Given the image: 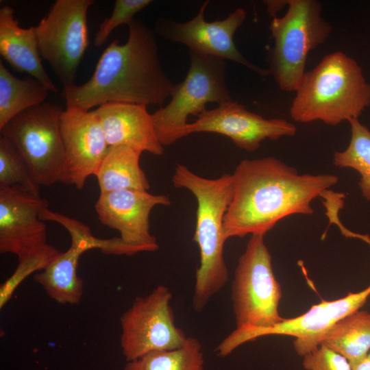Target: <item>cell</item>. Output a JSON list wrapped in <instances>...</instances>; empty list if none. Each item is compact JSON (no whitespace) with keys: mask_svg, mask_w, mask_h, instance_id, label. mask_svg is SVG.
Here are the masks:
<instances>
[{"mask_svg":"<svg viewBox=\"0 0 370 370\" xmlns=\"http://www.w3.org/2000/svg\"><path fill=\"white\" fill-rule=\"evenodd\" d=\"M306 370H352L348 360L324 345L303 356Z\"/></svg>","mask_w":370,"mask_h":370,"instance_id":"cell-28","label":"cell"},{"mask_svg":"<svg viewBox=\"0 0 370 370\" xmlns=\"http://www.w3.org/2000/svg\"><path fill=\"white\" fill-rule=\"evenodd\" d=\"M48 95L38 80L14 76L0 60V128L20 113L45 102Z\"/></svg>","mask_w":370,"mask_h":370,"instance_id":"cell-22","label":"cell"},{"mask_svg":"<svg viewBox=\"0 0 370 370\" xmlns=\"http://www.w3.org/2000/svg\"><path fill=\"white\" fill-rule=\"evenodd\" d=\"M346 358L351 365L370 352V312L357 310L336 322L321 344Z\"/></svg>","mask_w":370,"mask_h":370,"instance_id":"cell-21","label":"cell"},{"mask_svg":"<svg viewBox=\"0 0 370 370\" xmlns=\"http://www.w3.org/2000/svg\"><path fill=\"white\" fill-rule=\"evenodd\" d=\"M0 54L15 71L29 74L49 91L58 92L42 64L35 27H21L10 5L0 8Z\"/></svg>","mask_w":370,"mask_h":370,"instance_id":"cell-19","label":"cell"},{"mask_svg":"<svg viewBox=\"0 0 370 370\" xmlns=\"http://www.w3.org/2000/svg\"><path fill=\"white\" fill-rule=\"evenodd\" d=\"M40 218L62 225L69 233L71 243L66 251L60 252L47 267L36 273L34 280L58 303L79 304L84 293L83 281L77 273L79 258L90 249L103 251L106 240L95 236L90 228L78 220L48 208L41 212Z\"/></svg>","mask_w":370,"mask_h":370,"instance_id":"cell-14","label":"cell"},{"mask_svg":"<svg viewBox=\"0 0 370 370\" xmlns=\"http://www.w3.org/2000/svg\"><path fill=\"white\" fill-rule=\"evenodd\" d=\"M0 186H18L40 195V186L33 179L24 160L4 136H0Z\"/></svg>","mask_w":370,"mask_h":370,"instance_id":"cell-25","label":"cell"},{"mask_svg":"<svg viewBox=\"0 0 370 370\" xmlns=\"http://www.w3.org/2000/svg\"><path fill=\"white\" fill-rule=\"evenodd\" d=\"M158 52L155 32L134 18L128 25L127 41L110 43L88 81L63 87L66 106L90 110L108 103L162 105L174 84L164 72Z\"/></svg>","mask_w":370,"mask_h":370,"instance_id":"cell-2","label":"cell"},{"mask_svg":"<svg viewBox=\"0 0 370 370\" xmlns=\"http://www.w3.org/2000/svg\"><path fill=\"white\" fill-rule=\"evenodd\" d=\"M60 252L18 259V265L14 272L1 286L0 308H2L8 301L16 287L23 280L36 271L43 270Z\"/></svg>","mask_w":370,"mask_h":370,"instance_id":"cell-27","label":"cell"},{"mask_svg":"<svg viewBox=\"0 0 370 370\" xmlns=\"http://www.w3.org/2000/svg\"><path fill=\"white\" fill-rule=\"evenodd\" d=\"M93 0H56L35 26L39 52L63 87L75 84L88 45L87 14Z\"/></svg>","mask_w":370,"mask_h":370,"instance_id":"cell-9","label":"cell"},{"mask_svg":"<svg viewBox=\"0 0 370 370\" xmlns=\"http://www.w3.org/2000/svg\"><path fill=\"white\" fill-rule=\"evenodd\" d=\"M142 153L127 146L110 147L95 175L100 193L125 189L147 191L150 185L140 166Z\"/></svg>","mask_w":370,"mask_h":370,"instance_id":"cell-20","label":"cell"},{"mask_svg":"<svg viewBox=\"0 0 370 370\" xmlns=\"http://www.w3.org/2000/svg\"><path fill=\"white\" fill-rule=\"evenodd\" d=\"M351 137L347 148L334 153V164L339 168H349L360 175L359 186L362 197L370 201V130L358 119L348 121Z\"/></svg>","mask_w":370,"mask_h":370,"instance_id":"cell-24","label":"cell"},{"mask_svg":"<svg viewBox=\"0 0 370 370\" xmlns=\"http://www.w3.org/2000/svg\"><path fill=\"white\" fill-rule=\"evenodd\" d=\"M295 92L289 114L299 123L319 121L334 126L358 119L370 106V84L362 68L339 51L306 71Z\"/></svg>","mask_w":370,"mask_h":370,"instance_id":"cell-4","label":"cell"},{"mask_svg":"<svg viewBox=\"0 0 370 370\" xmlns=\"http://www.w3.org/2000/svg\"><path fill=\"white\" fill-rule=\"evenodd\" d=\"M204 365L199 341L188 337L181 347L149 353L127 362L123 370H204Z\"/></svg>","mask_w":370,"mask_h":370,"instance_id":"cell-23","label":"cell"},{"mask_svg":"<svg viewBox=\"0 0 370 370\" xmlns=\"http://www.w3.org/2000/svg\"><path fill=\"white\" fill-rule=\"evenodd\" d=\"M171 299L168 287L159 285L148 295L137 297L121 316L120 343L127 362L185 344L188 337L175 324Z\"/></svg>","mask_w":370,"mask_h":370,"instance_id":"cell-11","label":"cell"},{"mask_svg":"<svg viewBox=\"0 0 370 370\" xmlns=\"http://www.w3.org/2000/svg\"><path fill=\"white\" fill-rule=\"evenodd\" d=\"M65 154L64 184L81 190L87 178L97 174L109 146L95 110L66 107L60 117Z\"/></svg>","mask_w":370,"mask_h":370,"instance_id":"cell-16","label":"cell"},{"mask_svg":"<svg viewBox=\"0 0 370 370\" xmlns=\"http://www.w3.org/2000/svg\"><path fill=\"white\" fill-rule=\"evenodd\" d=\"M170 204L169 197L164 195L125 189L100 193L95 208L99 221L119 231L125 243L144 251H155L159 246L149 232V214L155 206Z\"/></svg>","mask_w":370,"mask_h":370,"instance_id":"cell-17","label":"cell"},{"mask_svg":"<svg viewBox=\"0 0 370 370\" xmlns=\"http://www.w3.org/2000/svg\"><path fill=\"white\" fill-rule=\"evenodd\" d=\"M286 14L274 17L269 29L274 40L270 74L283 91L295 92L306 71L308 53L323 44L332 27L316 0H288Z\"/></svg>","mask_w":370,"mask_h":370,"instance_id":"cell-5","label":"cell"},{"mask_svg":"<svg viewBox=\"0 0 370 370\" xmlns=\"http://www.w3.org/2000/svg\"><path fill=\"white\" fill-rule=\"evenodd\" d=\"M151 3V0H116L110 16L99 25L94 39L95 46L100 47L104 45L114 29L122 25L128 26L134 16Z\"/></svg>","mask_w":370,"mask_h":370,"instance_id":"cell-26","label":"cell"},{"mask_svg":"<svg viewBox=\"0 0 370 370\" xmlns=\"http://www.w3.org/2000/svg\"><path fill=\"white\" fill-rule=\"evenodd\" d=\"M264 235L253 234L240 256L232 284L236 328H264L283 320L281 287L274 275Z\"/></svg>","mask_w":370,"mask_h":370,"instance_id":"cell-8","label":"cell"},{"mask_svg":"<svg viewBox=\"0 0 370 370\" xmlns=\"http://www.w3.org/2000/svg\"><path fill=\"white\" fill-rule=\"evenodd\" d=\"M233 195L223 220L227 240L262 234L290 215L311 214V203L338 180L332 174H299L280 160H243L232 174Z\"/></svg>","mask_w":370,"mask_h":370,"instance_id":"cell-1","label":"cell"},{"mask_svg":"<svg viewBox=\"0 0 370 370\" xmlns=\"http://www.w3.org/2000/svg\"><path fill=\"white\" fill-rule=\"evenodd\" d=\"M208 3V1H205L197 15L186 22L159 18L155 25L156 34L165 40L185 45L189 48V51L229 60L260 76L269 75V69L261 68L248 60L234 43V34L246 18L245 10L238 8L223 20L208 22L205 20L204 13Z\"/></svg>","mask_w":370,"mask_h":370,"instance_id":"cell-12","label":"cell"},{"mask_svg":"<svg viewBox=\"0 0 370 370\" xmlns=\"http://www.w3.org/2000/svg\"><path fill=\"white\" fill-rule=\"evenodd\" d=\"M61 106L44 102L20 113L3 127L6 138L40 186L64 184L65 154L60 129Z\"/></svg>","mask_w":370,"mask_h":370,"instance_id":"cell-7","label":"cell"},{"mask_svg":"<svg viewBox=\"0 0 370 370\" xmlns=\"http://www.w3.org/2000/svg\"><path fill=\"white\" fill-rule=\"evenodd\" d=\"M368 357L370 358V352L368 354Z\"/></svg>","mask_w":370,"mask_h":370,"instance_id":"cell-31","label":"cell"},{"mask_svg":"<svg viewBox=\"0 0 370 370\" xmlns=\"http://www.w3.org/2000/svg\"><path fill=\"white\" fill-rule=\"evenodd\" d=\"M370 296V284L357 293L344 297L323 301L313 305L305 313L264 328H236L225 338L217 349L219 356L225 357L242 344L267 335H287L295 337L296 353L304 356L319 347L323 338L341 319L360 309Z\"/></svg>","mask_w":370,"mask_h":370,"instance_id":"cell-10","label":"cell"},{"mask_svg":"<svg viewBox=\"0 0 370 370\" xmlns=\"http://www.w3.org/2000/svg\"><path fill=\"white\" fill-rule=\"evenodd\" d=\"M190 66L184 79L174 84L169 103L151 114L156 136L162 146L184 137L188 116L197 117L208 103L232 100L225 82V60L189 52Z\"/></svg>","mask_w":370,"mask_h":370,"instance_id":"cell-6","label":"cell"},{"mask_svg":"<svg viewBox=\"0 0 370 370\" xmlns=\"http://www.w3.org/2000/svg\"><path fill=\"white\" fill-rule=\"evenodd\" d=\"M264 3L267 6V12L273 18L276 17L278 12L281 10L283 8L287 7L288 0H272V1H264Z\"/></svg>","mask_w":370,"mask_h":370,"instance_id":"cell-29","label":"cell"},{"mask_svg":"<svg viewBox=\"0 0 370 370\" xmlns=\"http://www.w3.org/2000/svg\"><path fill=\"white\" fill-rule=\"evenodd\" d=\"M352 370H370V358L368 357L351 365Z\"/></svg>","mask_w":370,"mask_h":370,"instance_id":"cell-30","label":"cell"},{"mask_svg":"<svg viewBox=\"0 0 370 370\" xmlns=\"http://www.w3.org/2000/svg\"><path fill=\"white\" fill-rule=\"evenodd\" d=\"M172 181L175 187L190 191L197 203L193 241L199 249L200 264L195 274L193 306L199 312L228 280L223 220L232 198V176L224 173L218 178H206L177 164Z\"/></svg>","mask_w":370,"mask_h":370,"instance_id":"cell-3","label":"cell"},{"mask_svg":"<svg viewBox=\"0 0 370 370\" xmlns=\"http://www.w3.org/2000/svg\"><path fill=\"white\" fill-rule=\"evenodd\" d=\"M109 147L127 146L141 152L161 155L160 143L147 106L127 103H108L95 110Z\"/></svg>","mask_w":370,"mask_h":370,"instance_id":"cell-18","label":"cell"},{"mask_svg":"<svg viewBox=\"0 0 370 370\" xmlns=\"http://www.w3.org/2000/svg\"><path fill=\"white\" fill-rule=\"evenodd\" d=\"M296 131V127L285 119L264 118L232 99L207 110L188 123L184 136L198 132L217 133L229 137L239 148L253 152L266 139L292 136Z\"/></svg>","mask_w":370,"mask_h":370,"instance_id":"cell-15","label":"cell"},{"mask_svg":"<svg viewBox=\"0 0 370 370\" xmlns=\"http://www.w3.org/2000/svg\"><path fill=\"white\" fill-rule=\"evenodd\" d=\"M48 201L18 186H0V253L18 260L59 251L47 243L41 212Z\"/></svg>","mask_w":370,"mask_h":370,"instance_id":"cell-13","label":"cell"}]
</instances>
